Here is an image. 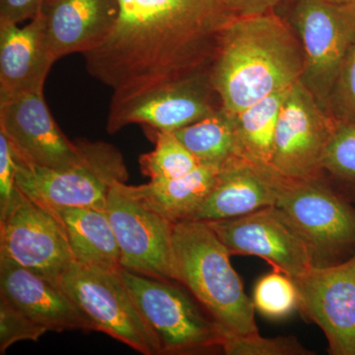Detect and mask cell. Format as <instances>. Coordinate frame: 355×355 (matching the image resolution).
Instances as JSON below:
<instances>
[{
	"mask_svg": "<svg viewBox=\"0 0 355 355\" xmlns=\"http://www.w3.org/2000/svg\"><path fill=\"white\" fill-rule=\"evenodd\" d=\"M109 38L84 53L91 76L113 91L109 114L159 89L209 73L232 19L219 0H118Z\"/></svg>",
	"mask_w": 355,
	"mask_h": 355,
	"instance_id": "6da1fadb",
	"label": "cell"
},
{
	"mask_svg": "<svg viewBox=\"0 0 355 355\" xmlns=\"http://www.w3.org/2000/svg\"><path fill=\"white\" fill-rule=\"evenodd\" d=\"M303 71L300 42L286 21L272 12L229 21L209 77L222 107L236 114L291 88Z\"/></svg>",
	"mask_w": 355,
	"mask_h": 355,
	"instance_id": "7a4b0ae2",
	"label": "cell"
},
{
	"mask_svg": "<svg viewBox=\"0 0 355 355\" xmlns=\"http://www.w3.org/2000/svg\"><path fill=\"white\" fill-rule=\"evenodd\" d=\"M174 279L186 287L226 338L259 333L253 300L231 265L228 250L207 222L173 227Z\"/></svg>",
	"mask_w": 355,
	"mask_h": 355,
	"instance_id": "3957f363",
	"label": "cell"
},
{
	"mask_svg": "<svg viewBox=\"0 0 355 355\" xmlns=\"http://www.w3.org/2000/svg\"><path fill=\"white\" fill-rule=\"evenodd\" d=\"M275 12L302 46L300 83L327 110L331 89L355 46V0H284Z\"/></svg>",
	"mask_w": 355,
	"mask_h": 355,
	"instance_id": "277c9868",
	"label": "cell"
},
{
	"mask_svg": "<svg viewBox=\"0 0 355 355\" xmlns=\"http://www.w3.org/2000/svg\"><path fill=\"white\" fill-rule=\"evenodd\" d=\"M83 157L62 169L28 162L17 153L16 183L23 195L46 209L89 207L106 211L110 190L128 180L127 165L116 147L80 139Z\"/></svg>",
	"mask_w": 355,
	"mask_h": 355,
	"instance_id": "5b68a950",
	"label": "cell"
},
{
	"mask_svg": "<svg viewBox=\"0 0 355 355\" xmlns=\"http://www.w3.org/2000/svg\"><path fill=\"white\" fill-rule=\"evenodd\" d=\"M133 300L160 343L161 354L222 350L225 336L186 287L121 268Z\"/></svg>",
	"mask_w": 355,
	"mask_h": 355,
	"instance_id": "8992f818",
	"label": "cell"
},
{
	"mask_svg": "<svg viewBox=\"0 0 355 355\" xmlns=\"http://www.w3.org/2000/svg\"><path fill=\"white\" fill-rule=\"evenodd\" d=\"M279 207L304 238L314 266L336 265L355 254V207L323 176L284 178Z\"/></svg>",
	"mask_w": 355,
	"mask_h": 355,
	"instance_id": "52a82bcc",
	"label": "cell"
},
{
	"mask_svg": "<svg viewBox=\"0 0 355 355\" xmlns=\"http://www.w3.org/2000/svg\"><path fill=\"white\" fill-rule=\"evenodd\" d=\"M121 270L73 261L60 286L93 326L144 355L161 354L160 343L133 300Z\"/></svg>",
	"mask_w": 355,
	"mask_h": 355,
	"instance_id": "ba28073f",
	"label": "cell"
},
{
	"mask_svg": "<svg viewBox=\"0 0 355 355\" xmlns=\"http://www.w3.org/2000/svg\"><path fill=\"white\" fill-rule=\"evenodd\" d=\"M338 123L300 81L294 84L277 118L272 169L286 179L321 177L324 154Z\"/></svg>",
	"mask_w": 355,
	"mask_h": 355,
	"instance_id": "9c48e42d",
	"label": "cell"
},
{
	"mask_svg": "<svg viewBox=\"0 0 355 355\" xmlns=\"http://www.w3.org/2000/svg\"><path fill=\"white\" fill-rule=\"evenodd\" d=\"M0 257L60 286L65 270L76 261L55 214L21 191L0 216Z\"/></svg>",
	"mask_w": 355,
	"mask_h": 355,
	"instance_id": "30bf717a",
	"label": "cell"
},
{
	"mask_svg": "<svg viewBox=\"0 0 355 355\" xmlns=\"http://www.w3.org/2000/svg\"><path fill=\"white\" fill-rule=\"evenodd\" d=\"M207 222L231 256H254L295 277L314 266L304 238L277 205L235 218Z\"/></svg>",
	"mask_w": 355,
	"mask_h": 355,
	"instance_id": "8fae6325",
	"label": "cell"
},
{
	"mask_svg": "<svg viewBox=\"0 0 355 355\" xmlns=\"http://www.w3.org/2000/svg\"><path fill=\"white\" fill-rule=\"evenodd\" d=\"M106 214L121 253V268L144 277L174 279V223L146 209L121 190H110Z\"/></svg>",
	"mask_w": 355,
	"mask_h": 355,
	"instance_id": "7c38bea8",
	"label": "cell"
},
{
	"mask_svg": "<svg viewBox=\"0 0 355 355\" xmlns=\"http://www.w3.org/2000/svg\"><path fill=\"white\" fill-rule=\"evenodd\" d=\"M299 308L324 331L331 355H355V254L295 277Z\"/></svg>",
	"mask_w": 355,
	"mask_h": 355,
	"instance_id": "4fadbf2b",
	"label": "cell"
},
{
	"mask_svg": "<svg viewBox=\"0 0 355 355\" xmlns=\"http://www.w3.org/2000/svg\"><path fill=\"white\" fill-rule=\"evenodd\" d=\"M0 132L20 157L35 165L62 169L83 157L80 139L71 141L62 132L48 108L44 92L0 97Z\"/></svg>",
	"mask_w": 355,
	"mask_h": 355,
	"instance_id": "5bb4252c",
	"label": "cell"
},
{
	"mask_svg": "<svg viewBox=\"0 0 355 355\" xmlns=\"http://www.w3.org/2000/svg\"><path fill=\"white\" fill-rule=\"evenodd\" d=\"M222 106L209 73L198 74L159 89L109 114L107 130L116 133L130 125L172 132L207 118Z\"/></svg>",
	"mask_w": 355,
	"mask_h": 355,
	"instance_id": "9a60e30c",
	"label": "cell"
},
{
	"mask_svg": "<svg viewBox=\"0 0 355 355\" xmlns=\"http://www.w3.org/2000/svg\"><path fill=\"white\" fill-rule=\"evenodd\" d=\"M44 36L55 62L104 43L114 31L118 0H46L40 10Z\"/></svg>",
	"mask_w": 355,
	"mask_h": 355,
	"instance_id": "2e32d148",
	"label": "cell"
},
{
	"mask_svg": "<svg viewBox=\"0 0 355 355\" xmlns=\"http://www.w3.org/2000/svg\"><path fill=\"white\" fill-rule=\"evenodd\" d=\"M0 295L48 331H93L62 286L0 257Z\"/></svg>",
	"mask_w": 355,
	"mask_h": 355,
	"instance_id": "e0dca14e",
	"label": "cell"
},
{
	"mask_svg": "<svg viewBox=\"0 0 355 355\" xmlns=\"http://www.w3.org/2000/svg\"><path fill=\"white\" fill-rule=\"evenodd\" d=\"M282 180L272 168L232 157L222 166L214 188L190 220L235 218L275 205Z\"/></svg>",
	"mask_w": 355,
	"mask_h": 355,
	"instance_id": "ac0fdd59",
	"label": "cell"
},
{
	"mask_svg": "<svg viewBox=\"0 0 355 355\" xmlns=\"http://www.w3.org/2000/svg\"><path fill=\"white\" fill-rule=\"evenodd\" d=\"M55 62L46 44L41 13L22 27L0 22V97L44 92Z\"/></svg>",
	"mask_w": 355,
	"mask_h": 355,
	"instance_id": "d6986e66",
	"label": "cell"
},
{
	"mask_svg": "<svg viewBox=\"0 0 355 355\" xmlns=\"http://www.w3.org/2000/svg\"><path fill=\"white\" fill-rule=\"evenodd\" d=\"M220 168L200 164L181 178L150 181L140 186L119 182L121 190L171 223L190 220L216 183Z\"/></svg>",
	"mask_w": 355,
	"mask_h": 355,
	"instance_id": "ffe728a7",
	"label": "cell"
},
{
	"mask_svg": "<svg viewBox=\"0 0 355 355\" xmlns=\"http://www.w3.org/2000/svg\"><path fill=\"white\" fill-rule=\"evenodd\" d=\"M49 209L64 226L74 260L106 270H121L120 249L106 211L74 207Z\"/></svg>",
	"mask_w": 355,
	"mask_h": 355,
	"instance_id": "44dd1931",
	"label": "cell"
},
{
	"mask_svg": "<svg viewBox=\"0 0 355 355\" xmlns=\"http://www.w3.org/2000/svg\"><path fill=\"white\" fill-rule=\"evenodd\" d=\"M289 89L275 93L239 113L233 114L235 125L234 157L263 167L272 168L275 127L280 108Z\"/></svg>",
	"mask_w": 355,
	"mask_h": 355,
	"instance_id": "7402d4cb",
	"label": "cell"
},
{
	"mask_svg": "<svg viewBox=\"0 0 355 355\" xmlns=\"http://www.w3.org/2000/svg\"><path fill=\"white\" fill-rule=\"evenodd\" d=\"M172 133L200 164L221 168L235 156L234 114L222 106L207 118Z\"/></svg>",
	"mask_w": 355,
	"mask_h": 355,
	"instance_id": "603a6c76",
	"label": "cell"
},
{
	"mask_svg": "<svg viewBox=\"0 0 355 355\" xmlns=\"http://www.w3.org/2000/svg\"><path fill=\"white\" fill-rule=\"evenodd\" d=\"M322 176L336 193L355 205V123L338 121L324 154Z\"/></svg>",
	"mask_w": 355,
	"mask_h": 355,
	"instance_id": "cb8c5ba5",
	"label": "cell"
},
{
	"mask_svg": "<svg viewBox=\"0 0 355 355\" xmlns=\"http://www.w3.org/2000/svg\"><path fill=\"white\" fill-rule=\"evenodd\" d=\"M155 147L142 154L139 166L142 174L150 181L178 179L200 166L198 159L172 132L153 130Z\"/></svg>",
	"mask_w": 355,
	"mask_h": 355,
	"instance_id": "d4e9b609",
	"label": "cell"
},
{
	"mask_svg": "<svg viewBox=\"0 0 355 355\" xmlns=\"http://www.w3.org/2000/svg\"><path fill=\"white\" fill-rule=\"evenodd\" d=\"M252 300L256 311L272 320L284 319L299 308L295 282L289 275L275 270L259 279Z\"/></svg>",
	"mask_w": 355,
	"mask_h": 355,
	"instance_id": "484cf974",
	"label": "cell"
},
{
	"mask_svg": "<svg viewBox=\"0 0 355 355\" xmlns=\"http://www.w3.org/2000/svg\"><path fill=\"white\" fill-rule=\"evenodd\" d=\"M222 352L227 355H312L295 336L263 338L260 334L226 338Z\"/></svg>",
	"mask_w": 355,
	"mask_h": 355,
	"instance_id": "4316f807",
	"label": "cell"
},
{
	"mask_svg": "<svg viewBox=\"0 0 355 355\" xmlns=\"http://www.w3.org/2000/svg\"><path fill=\"white\" fill-rule=\"evenodd\" d=\"M46 331L19 308L0 295V354H6L9 347L21 340L38 342Z\"/></svg>",
	"mask_w": 355,
	"mask_h": 355,
	"instance_id": "83f0119b",
	"label": "cell"
},
{
	"mask_svg": "<svg viewBox=\"0 0 355 355\" xmlns=\"http://www.w3.org/2000/svg\"><path fill=\"white\" fill-rule=\"evenodd\" d=\"M327 110L338 121L355 123V46L331 89Z\"/></svg>",
	"mask_w": 355,
	"mask_h": 355,
	"instance_id": "f1b7e54d",
	"label": "cell"
},
{
	"mask_svg": "<svg viewBox=\"0 0 355 355\" xmlns=\"http://www.w3.org/2000/svg\"><path fill=\"white\" fill-rule=\"evenodd\" d=\"M17 169L15 148L6 135L0 132V216H3L19 197L20 191L16 183Z\"/></svg>",
	"mask_w": 355,
	"mask_h": 355,
	"instance_id": "f546056e",
	"label": "cell"
},
{
	"mask_svg": "<svg viewBox=\"0 0 355 355\" xmlns=\"http://www.w3.org/2000/svg\"><path fill=\"white\" fill-rule=\"evenodd\" d=\"M46 0H0V22L20 24L31 20L41 10Z\"/></svg>",
	"mask_w": 355,
	"mask_h": 355,
	"instance_id": "4dcf8cb0",
	"label": "cell"
},
{
	"mask_svg": "<svg viewBox=\"0 0 355 355\" xmlns=\"http://www.w3.org/2000/svg\"><path fill=\"white\" fill-rule=\"evenodd\" d=\"M233 18L251 17L275 12L284 0H219Z\"/></svg>",
	"mask_w": 355,
	"mask_h": 355,
	"instance_id": "1f68e13d",
	"label": "cell"
},
{
	"mask_svg": "<svg viewBox=\"0 0 355 355\" xmlns=\"http://www.w3.org/2000/svg\"><path fill=\"white\" fill-rule=\"evenodd\" d=\"M338 1H354V0H338Z\"/></svg>",
	"mask_w": 355,
	"mask_h": 355,
	"instance_id": "d6a6232c",
	"label": "cell"
}]
</instances>
